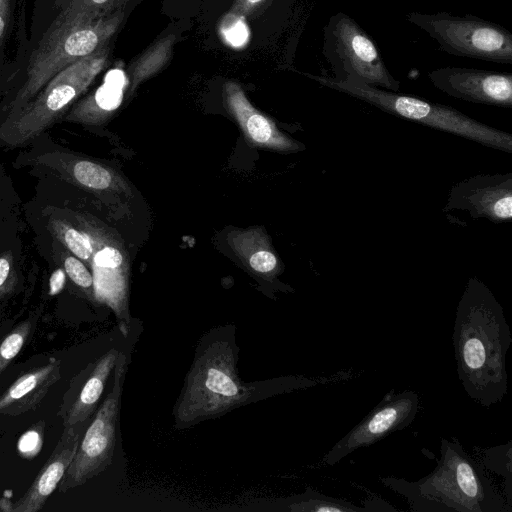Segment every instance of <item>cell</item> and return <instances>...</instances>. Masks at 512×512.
Instances as JSON below:
<instances>
[{
    "label": "cell",
    "mask_w": 512,
    "mask_h": 512,
    "mask_svg": "<svg viewBox=\"0 0 512 512\" xmlns=\"http://www.w3.org/2000/svg\"><path fill=\"white\" fill-rule=\"evenodd\" d=\"M221 34L232 47H242L249 39V29L238 15H227L221 23Z\"/></svg>",
    "instance_id": "484cf974"
},
{
    "label": "cell",
    "mask_w": 512,
    "mask_h": 512,
    "mask_svg": "<svg viewBox=\"0 0 512 512\" xmlns=\"http://www.w3.org/2000/svg\"><path fill=\"white\" fill-rule=\"evenodd\" d=\"M126 370V356L120 351L112 388L86 427L74 458L58 484L59 492L83 485L111 465Z\"/></svg>",
    "instance_id": "8fae6325"
},
{
    "label": "cell",
    "mask_w": 512,
    "mask_h": 512,
    "mask_svg": "<svg viewBox=\"0 0 512 512\" xmlns=\"http://www.w3.org/2000/svg\"><path fill=\"white\" fill-rule=\"evenodd\" d=\"M119 352L117 349L111 348L93 364L78 397L65 417L64 426L88 422L95 414L106 382L114 370Z\"/></svg>",
    "instance_id": "44dd1931"
},
{
    "label": "cell",
    "mask_w": 512,
    "mask_h": 512,
    "mask_svg": "<svg viewBox=\"0 0 512 512\" xmlns=\"http://www.w3.org/2000/svg\"><path fill=\"white\" fill-rule=\"evenodd\" d=\"M406 19L451 55L512 64V33L498 23L449 12L412 11Z\"/></svg>",
    "instance_id": "9c48e42d"
},
{
    "label": "cell",
    "mask_w": 512,
    "mask_h": 512,
    "mask_svg": "<svg viewBox=\"0 0 512 512\" xmlns=\"http://www.w3.org/2000/svg\"><path fill=\"white\" fill-rule=\"evenodd\" d=\"M116 17L102 15L58 26L29 45L11 89L0 101V123L28 104L60 71L104 45L116 30Z\"/></svg>",
    "instance_id": "5b68a950"
},
{
    "label": "cell",
    "mask_w": 512,
    "mask_h": 512,
    "mask_svg": "<svg viewBox=\"0 0 512 512\" xmlns=\"http://www.w3.org/2000/svg\"><path fill=\"white\" fill-rule=\"evenodd\" d=\"M284 509L292 512H367L366 507H358L349 501L322 494L307 488L302 494L289 498Z\"/></svg>",
    "instance_id": "603a6c76"
},
{
    "label": "cell",
    "mask_w": 512,
    "mask_h": 512,
    "mask_svg": "<svg viewBox=\"0 0 512 512\" xmlns=\"http://www.w3.org/2000/svg\"><path fill=\"white\" fill-rule=\"evenodd\" d=\"M36 191L89 237L92 255L88 268L94 281L95 303L115 315L121 333L130 331L129 262L124 246L113 231L85 208L81 191L64 182L38 178Z\"/></svg>",
    "instance_id": "277c9868"
},
{
    "label": "cell",
    "mask_w": 512,
    "mask_h": 512,
    "mask_svg": "<svg viewBox=\"0 0 512 512\" xmlns=\"http://www.w3.org/2000/svg\"><path fill=\"white\" fill-rule=\"evenodd\" d=\"M107 58L104 45L56 74L28 104L0 123V146L24 147L61 121L104 69Z\"/></svg>",
    "instance_id": "52a82bcc"
},
{
    "label": "cell",
    "mask_w": 512,
    "mask_h": 512,
    "mask_svg": "<svg viewBox=\"0 0 512 512\" xmlns=\"http://www.w3.org/2000/svg\"><path fill=\"white\" fill-rule=\"evenodd\" d=\"M33 329V321L29 318L16 327L0 343V374L19 354Z\"/></svg>",
    "instance_id": "d4e9b609"
},
{
    "label": "cell",
    "mask_w": 512,
    "mask_h": 512,
    "mask_svg": "<svg viewBox=\"0 0 512 512\" xmlns=\"http://www.w3.org/2000/svg\"><path fill=\"white\" fill-rule=\"evenodd\" d=\"M67 275L64 269L56 264V267L53 269L48 282V294L49 296L58 295L66 286L67 283Z\"/></svg>",
    "instance_id": "f1b7e54d"
},
{
    "label": "cell",
    "mask_w": 512,
    "mask_h": 512,
    "mask_svg": "<svg viewBox=\"0 0 512 512\" xmlns=\"http://www.w3.org/2000/svg\"><path fill=\"white\" fill-rule=\"evenodd\" d=\"M20 226L19 215L0 223V300L15 293L23 278L24 245Z\"/></svg>",
    "instance_id": "7402d4cb"
},
{
    "label": "cell",
    "mask_w": 512,
    "mask_h": 512,
    "mask_svg": "<svg viewBox=\"0 0 512 512\" xmlns=\"http://www.w3.org/2000/svg\"><path fill=\"white\" fill-rule=\"evenodd\" d=\"M468 211L473 219L485 218L495 224L512 221V172L477 174L450 189L443 212Z\"/></svg>",
    "instance_id": "4fadbf2b"
},
{
    "label": "cell",
    "mask_w": 512,
    "mask_h": 512,
    "mask_svg": "<svg viewBox=\"0 0 512 512\" xmlns=\"http://www.w3.org/2000/svg\"><path fill=\"white\" fill-rule=\"evenodd\" d=\"M88 422L65 426L54 450L26 493L8 511L38 512L58 487L72 462Z\"/></svg>",
    "instance_id": "2e32d148"
},
{
    "label": "cell",
    "mask_w": 512,
    "mask_h": 512,
    "mask_svg": "<svg viewBox=\"0 0 512 512\" xmlns=\"http://www.w3.org/2000/svg\"><path fill=\"white\" fill-rule=\"evenodd\" d=\"M227 241L235 255L253 275L272 283L281 273V261L262 228L234 230L229 233Z\"/></svg>",
    "instance_id": "d6986e66"
},
{
    "label": "cell",
    "mask_w": 512,
    "mask_h": 512,
    "mask_svg": "<svg viewBox=\"0 0 512 512\" xmlns=\"http://www.w3.org/2000/svg\"><path fill=\"white\" fill-rule=\"evenodd\" d=\"M1 172L2 171H0V173ZM6 183H8V181ZM4 185H2V187ZM8 188H10V187L8 185H6L3 189H0V223H2L3 221L7 220L8 218H10L12 216L19 215L18 196L15 193L13 188L10 189L9 191H8Z\"/></svg>",
    "instance_id": "83f0119b"
},
{
    "label": "cell",
    "mask_w": 512,
    "mask_h": 512,
    "mask_svg": "<svg viewBox=\"0 0 512 512\" xmlns=\"http://www.w3.org/2000/svg\"><path fill=\"white\" fill-rule=\"evenodd\" d=\"M512 441L481 450V466L504 479L506 501L512 504Z\"/></svg>",
    "instance_id": "cb8c5ba5"
},
{
    "label": "cell",
    "mask_w": 512,
    "mask_h": 512,
    "mask_svg": "<svg viewBox=\"0 0 512 512\" xmlns=\"http://www.w3.org/2000/svg\"><path fill=\"white\" fill-rule=\"evenodd\" d=\"M321 85L364 101L392 115L474 141L482 146L512 153V135L479 122L443 104L365 84L354 77L337 80L310 76Z\"/></svg>",
    "instance_id": "8992f818"
},
{
    "label": "cell",
    "mask_w": 512,
    "mask_h": 512,
    "mask_svg": "<svg viewBox=\"0 0 512 512\" xmlns=\"http://www.w3.org/2000/svg\"><path fill=\"white\" fill-rule=\"evenodd\" d=\"M452 341L466 394L487 409L501 402L508 391L506 355L512 335L502 306L475 276L457 305Z\"/></svg>",
    "instance_id": "7a4b0ae2"
},
{
    "label": "cell",
    "mask_w": 512,
    "mask_h": 512,
    "mask_svg": "<svg viewBox=\"0 0 512 512\" xmlns=\"http://www.w3.org/2000/svg\"><path fill=\"white\" fill-rule=\"evenodd\" d=\"M126 84L121 70H112L106 80L92 95L74 104L61 121L82 125H100L119 107Z\"/></svg>",
    "instance_id": "ffe728a7"
},
{
    "label": "cell",
    "mask_w": 512,
    "mask_h": 512,
    "mask_svg": "<svg viewBox=\"0 0 512 512\" xmlns=\"http://www.w3.org/2000/svg\"><path fill=\"white\" fill-rule=\"evenodd\" d=\"M43 428V422L38 423L20 437L18 450L23 457L32 458L41 450Z\"/></svg>",
    "instance_id": "4316f807"
},
{
    "label": "cell",
    "mask_w": 512,
    "mask_h": 512,
    "mask_svg": "<svg viewBox=\"0 0 512 512\" xmlns=\"http://www.w3.org/2000/svg\"><path fill=\"white\" fill-rule=\"evenodd\" d=\"M27 0H0V96L11 89L29 50Z\"/></svg>",
    "instance_id": "e0dca14e"
},
{
    "label": "cell",
    "mask_w": 512,
    "mask_h": 512,
    "mask_svg": "<svg viewBox=\"0 0 512 512\" xmlns=\"http://www.w3.org/2000/svg\"><path fill=\"white\" fill-rule=\"evenodd\" d=\"M24 147L14 166L28 168L36 178L55 179L102 199L128 192L127 182L113 168L56 143L47 132Z\"/></svg>",
    "instance_id": "ba28073f"
},
{
    "label": "cell",
    "mask_w": 512,
    "mask_h": 512,
    "mask_svg": "<svg viewBox=\"0 0 512 512\" xmlns=\"http://www.w3.org/2000/svg\"><path fill=\"white\" fill-rule=\"evenodd\" d=\"M415 512H506L504 498L458 439L442 438L437 466L419 480H380Z\"/></svg>",
    "instance_id": "3957f363"
},
{
    "label": "cell",
    "mask_w": 512,
    "mask_h": 512,
    "mask_svg": "<svg viewBox=\"0 0 512 512\" xmlns=\"http://www.w3.org/2000/svg\"><path fill=\"white\" fill-rule=\"evenodd\" d=\"M239 348L233 324L218 325L197 342L183 387L172 410L173 427L183 430L247 404L332 381L281 376L245 382L238 373Z\"/></svg>",
    "instance_id": "6da1fadb"
},
{
    "label": "cell",
    "mask_w": 512,
    "mask_h": 512,
    "mask_svg": "<svg viewBox=\"0 0 512 512\" xmlns=\"http://www.w3.org/2000/svg\"><path fill=\"white\" fill-rule=\"evenodd\" d=\"M447 95L464 101L512 107V74L465 67H442L427 74Z\"/></svg>",
    "instance_id": "5bb4252c"
},
{
    "label": "cell",
    "mask_w": 512,
    "mask_h": 512,
    "mask_svg": "<svg viewBox=\"0 0 512 512\" xmlns=\"http://www.w3.org/2000/svg\"><path fill=\"white\" fill-rule=\"evenodd\" d=\"M323 54L337 80L354 77L384 90L399 92L401 83L387 68L377 45L354 18L332 15L324 27Z\"/></svg>",
    "instance_id": "30bf717a"
},
{
    "label": "cell",
    "mask_w": 512,
    "mask_h": 512,
    "mask_svg": "<svg viewBox=\"0 0 512 512\" xmlns=\"http://www.w3.org/2000/svg\"><path fill=\"white\" fill-rule=\"evenodd\" d=\"M260 1H262V0H246V2L248 4H256V3L260 2Z\"/></svg>",
    "instance_id": "f546056e"
},
{
    "label": "cell",
    "mask_w": 512,
    "mask_h": 512,
    "mask_svg": "<svg viewBox=\"0 0 512 512\" xmlns=\"http://www.w3.org/2000/svg\"><path fill=\"white\" fill-rule=\"evenodd\" d=\"M223 98L228 113L251 145L281 153L304 149L303 144L283 133L271 118L256 109L237 83L227 81L224 84Z\"/></svg>",
    "instance_id": "9a60e30c"
},
{
    "label": "cell",
    "mask_w": 512,
    "mask_h": 512,
    "mask_svg": "<svg viewBox=\"0 0 512 512\" xmlns=\"http://www.w3.org/2000/svg\"><path fill=\"white\" fill-rule=\"evenodd\" d=\"M418 410L417 392L390 391L357 425L332 446L321 463L324 466H334L355 450L370 446L393 432L403 430L414 421Z\"/></svg>",
    "instance_id": "7c38bea8"
},
{
    "label": "cell",
    "mask_w": 512,
    "mask_h": 512,
    "mask_svg": "<svg viewBox=\"0 0 512 512\" xmlns=\"http://www.w3.org/2000/svg\"><path fill=\"white\" fill-rule=\"evenodd\" d=\"M60 378L56 360L24 373L0 396V415L18 416L35 410Z\"/></svg>",
    "instance_id": "ac0fdd59"
}]
</instances>
